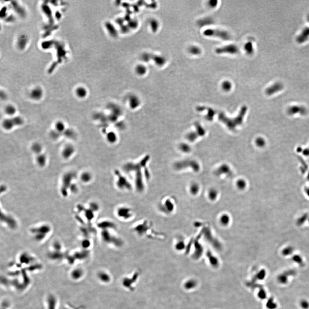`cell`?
Wrapping results in <instances>:
<instances>
[{"label":"cell","instance_id":"1","mask_svg":"<svg viewBox=\"0 0 309 309\" xmlns=\"http://www.w3.org/2000/svg\"><path fill=\"white\" fill-rule=\"evenodd\" d=\"M247 111L246 106H243L241 109L240 113L236 117L231 119L226 116L223 113H221L219 115V119L224 123L228 129L231 130H234L238 125H240L243 122V119Z\"/></svg>","mask_w":309,"mask_h":309},{"label":"cell","instance_id":"2","mask_svg":"<svg viewBox=\"0 0 309 309\" xmlns=\"http://www.w3.org/2000/svg\"><path fill=\"white\" fill-rule=\"evenodd\" d=\"M101 235L103 241L107 244H112L118 247L123 245V242L121 239L113 235L109 230H102Z\"/></svg>","mask_w":309,"mask_h":309},{"label":"cell","instance_id":"3","mask_svg":"<svg viewBox=\"0 0 309 309\" xmlns=\"http://www.w3.org/2000/svg\"><path fill=\"white\" fill-rule=\"evenodd\" d=\"M203 34L207 37H217L225 41L231 39V35L227 31L216 29H208L203 31Z\"/></svg>","mask_w":309,"mask_h":309},{"label":"cell","instance_id":"4","mask_svg":"<svg viewBox=\"0 0 309 309\" xmlns=\"http://www.w3.org/2000/svg\"><path fill=\"white\" fill-rule=\"evenodd\" d=\"M23 120L20 116H15L6 119L3 121V127L7 130H11L15 127L21 125L23 124Z\"/></svg>","mask_w":309,"mask_h":309},{"label":"cell","instance_id":"5","mask_svg":"<svg viewBox=\"0 0 309 309\" xmlns=\"http://www.w3.org/2000/svg\"><path fill=\"white\" fill-rule=\"evenodd\" d=\"M189 167L195 171H198L200 169L199 164L194 160H185L178 162L175 164V168L177 170H181Z\"/></svg>","mask_w":309,"mask_h":309},{"label":"cell","instance_id":"6","mask_svg":"<svg viewBox=\"0 0 309 309\" xmlns=\"http://www.w3.org/2000/svg\"><path fill=\"white\" fill-rule=\"evenodd\" d=\"M239 52V49L237 46L235 45L231 44L219 47L215 50V52L217 54H222L224 53L235 54Z\"/></svg>","mask_w":309,"mask_h":309},{"label":"cell","instance_id":"7","mask_svg":"<svg viewBox=\"0 0 309 309\" xmlns=\"http://www.w3.org/2000/svg\"><path fill=\"white\" fill-rule=\"evenodd\" d=\"M116 213L118 217L124 220L129 219L133 216L132 209L126 207L119 208L117 209Z\"/></svg>","mask_w":309,"mask_h":309},{"label":"cell","instance_id":"8","mask_svg":"<svg viewBox=\"0 0 309 309\" xmlns=\"http://www.w3.org/2000/svg\"><path fill=\"white\" fill-rule=\"evenodd\" d=\"M174 206L170 199H167L160 205V210L164 213L169 214L174 210Z\"/></svg>","mask_w":309,"mask_h":309},{"label":"cell","instance_id":"9","mask_svg":"<svg viewBox=\"0 0 309 309\" xmlns=\"http://www.w3.org/2000/svg\"><path fill=\"white\" fill-rule=\"evenodd\" d=\"M116 186L119 189L123 190H130L132 189V185L129 182L121 175L118 176V180L116 182Z\"/></svg>","mask_w":309,"mask_h":309},{"label":"cell","instance_id":"10","mask_svg":"<svg viewBox=\"0 0 309 309\" xmlns=\"http://www.w3.org/2000/svg\"><path fill=\"white\" fill-rule=\"evenodd\" d=\"M151 227V224L146 221H144L143 223L137 225L134 228V230L140 235L146 234V232L149 231Z\"/></svg>","mask_w":309,"mask_h":309},{"label":"cell","instance_id":"11","mask_svg":"<svg viewBox=\"0 0 309 309\" xmlns=\"http://www.w3.org/2000/svg\"><path fill=\"white\" fill-rule=\"evenodd\" d=\"M98 226L100 228H101L102 230H109L110 229H115L116 228V224L109 221H104L101 222H100L98 224Z\"/></svg>","mask_w":309,"mask_h":309},{"label":"cell","instance_id":"12","mask_svg":"<svg viewBox=\"0 0 309 309\" xmlns=\"http://www.w3.org/2000/svg\"><path fill=\"white\" fill-rule=\"evenodd\" d=\"M152 60L154 61V63L158 67L163 66L167 62V59L164 56L162 55H153Z\"/></svg>","mask_w":309,"mask_h":309},{"label":"cell","instance_id":"13","mask_svg":"<svg viewBox=\"0 0 309 309\" xmlns=\"http://www.w3.org/2000/svg\"><path fill=\"white\" fill-rule=\"evenodd\" d=\"M43 95L42 89L39 87H36L33 89L30 93V97L32 99L38 100L41 99Z\"/></svg>","mask_w":309,"mask_h":309},{"label":"cell","instance_id":"14","mask_svg":"<svg viewBox=\"0 0 309 309\" xmlns=\"http://www.w3.org/2000/svg\"><path fill=\"white\" fill-rule=\"evenodd\" d=\"M74 152V148L73 147V146L71 145H67L63 150V156L66 159L69 158L72 156Z\"/></svg>","mask_w":309,"mask_h":309},{"label":"cell","instance_id":"15","mask_svg":"<svg viewBox=\"0 0 309 309\" xmlns=\"http://www.w3.org/2000/svg\"><path fill=\"white\" fill-rule=\"evenodd\" d=\"M83 274V271L82 269L77 268L71 272V278L74 280H78L82 277Z\"/></svg>","mask_w":309,"mask_h":309},{"label":"cell","instance_id":"16","mask_svg":"<svg viewBox=\"0 0 309 309\" xmlns=\"http://www.w3.org/2000/svg\"><path fill=\"white\" fill-rule=\"evenodd\" d=\"M216 174L219 175L222 174H227L228 175H231V172L229 167L226 164H222L221 166L218 168L215 171Z\"/></svg>","mask_w":309,"mask_h":309},{"label":"cell","instance_id":"17","mask_svg":"<svg viewBox=\"0 0 309 309\" xmlns=\"http://www.w3.org/2000/svg\"><path fill=\"white\" fill-rule=\"evenodd\" d=\"M135 71L137 74L139 76H143L147 73V68L144 64H139L135 67Z\"/></svg>","mask_w":309,"mask_h":309},{"label":"cell","instance_id":"18","mask_svg":"<svg viewBox=\"0 0 309 309\" xmlns=\"http://www.w3.org/2000/svg\"><path fill=\"white\" fill-rule=\"evenodd\" d=\"M149 25L152 32L156 33L159 29L160 23L156 18H152L149 21Z\"/></svg>","mask_w":309,"mask_h":309},{"label":"cell","instance_id":"19","mask_svg":"<svg viewBox=\"0 0 309 309\" xmlns=\"http://www.w3.org/2000/svg\"><path fill=\"white\" fill-rule=\"evenodd\" d=\"M294 271H287L284 272L283 274H281L278 277V280L280 283L282 284H286L288 281V277L289 275H291L292 274H294Z\"/></svg>","mask_w":309,"mask_h":309},{"label":"cell","instance_id":"20","mask_svg":"<svg viewBox=\"0 0 309 309\" xmlns=\"http://www.w3.org/2000/svg\"><path fill=\"white\" fill-rule=\"evenodd\" d=\"M283 86L281 84L277 83L273 85L266 90V92L268 95H271L282 89Z\"/></svg>","mask_w":309,"mask_h":309},{"label":"cell","instance_id":"21","mask_svg":"<svg viewBox=\"0 0 309 309\" xmlns=\"http://www.w3.org/2000/svg\"><path fill=\"white\" fill-rule=\"evenodd\" d=\"M105 27L109 34L113 37H116L117 35V31L112 24L110 22H107L105 24Z\"/></svg>","mask_w":309,"mask_h":309},{"label":"cell","instance_id":"22","mask_svg":"<svg viewBox=\"0 0 309 309\" xmlns=\"http://www.w3.org/2000/svg\"><path fill=\"white\" fill-rule=\"evenodd\" d=\"M47 158L44 154H40L37 156L36 160L39 165L43 167L46 164Z\"/></svg>","mask_w":309,"mask_h":309},{"label":"cell","instance_id":"23","mask_svg":"<svg viewBox=\"0 0 309 309\" xmlns=\"http://www.w3.org/2000/svg\"><path fill=\"white\" fill-rule=\"evenodd\" d=\"M76 94L80 98H84L86 96L87 92L86 89L83 87H79L76 89Z\"/></svg>","mask_w":309,"mask_h":309},{"label":"cell","instance_id":"24","mask_svg":"<svg viewBox=\"0 0 309 309\" xmlns=\"http://www.w3.org/2000/svg\"><path fill=\"white\" fill-rule=\"evenodd\" d=\"M66 126L65 124L63 123L62 121H58L56 123L55 125V130L60 132V133H64V132L66 130Z\"/></svg>","mask_w":309,"mask_h":309},{"label":"cell","instance_id":"25","mask_svg":"<svg viewBox=\"0 0 309 309\" xmlns=\"http://www.w3.org/2000/svg\"><path fill=\"white\" fill-rule=\"evenodd\" d=\"M298 111L299 113L303 114H305L306 113V110L304 108H303L302 107H300L298 106H295V107H292L289 110V112L292 114H296L297 112Z\"/></svg>","mask_w":309,"mask_h":309},{"label":"cell","instance_id":"26","mask_svg":"<svg viewBox=\"0 0 309 309\" xmlns=\"http://www.w3.org/2000/svg\"><path fill=\"white\" fill-rule=\"evenodd\" d=\"M197 282L194 279H190L187 281L184 284V286L187 289H191L194 288L197 285Z\"/></svg>","mask_w":309,"mask_h":309},{"label":"cell","instance_id":"27","mask_svg":"<svg viewBox=\"0 0 309 309\" xmlns=\"http://www.w3.org/2000/svg\"><path fill=\"white\" fill-rule=\"evenodd\" d=\"M5 111L7 115L12 116L14 115L16 113V109L14 106L11 105H9L6 107Z\"/></svg>","mask_w":309,"mask_h":309},{"label":"cell","instance_id":"28","mask_svg":"<svg viewBox=\"0 0 309 309\" xmlns=\"http://www.w3.org/2000/svg\"><path fill=\"white\" fill-rule=\"evenodd\" d=\"M208 256L211 265L214 267H217L219 265V261L217 259L210 253H208Z\"/></svg>","mask_w":309,"mask_h":309},{"label":"cell","instance_id":"29","mask_svg":"<svg viewBox=\"0 0 309 309\" xmlns=\"http://www.w3.org/2000/svg\"><path fill=\"white\" fill-rule=\"evenodd\" d=\"M189 52L193 55H199L201 52V50L197 46H191L189 48Z\"/></svg>","mask_w":309,"mask_h":309},{"label":"cell","instance_id":"30","mask_svg":"<svg viewBox=\"0 0 309 309\" xmlns=\"http://www.w3.org/2000/svg\"><path fill=\"white\" fill-rule=\"evenodd\" d=\"M196 128V133L198 134L199 136H203L206 133V131L201 126V125L198 123H196L195 124Z\"/></svg>","mask_w":309,"mask_h":309},{"label":"cell","instance_id":"31","mask_svg":"<svg viewBox=\"0 0 309 309\" xmlns=\"http://www.w3.org/2000/svg\"><path fill=\"white\" fill-rule=\"evenodd\" d=\"M31 149L34 153L39 155L41 154V152L42 151V146L40 144L35 143L32 145Z\"/></svg>","mask_w":309,"mask_h":309},{"label":"cell","instance_id":"32","mask_svg":"<svg viewBox=\"0 0 309 309\" xmlns=\"http://www.w3.org/2000/svg\"><path fill=\"white\" fill-rule=\"evenodd\" d=\"M230 219L229 216L226 214H223L220 218V223L223 226H227L229 223Z\"/></svg>","mask_w":309,"mask_h":309},{"label":"cell","instance_id":"33","mask_svg":"<svg viewBox=\"0 0 309 309\" xmlns=\"http://www.w3.org/2000/svg\"><path fill=\"white\" fill-rule=\"evenodd\" d=\"M244 49L247 53L249 55H251L253 53L254 50L252 43L250 42L247 43L244 46Z\"/></svg>","mask_w":309,"mask_h":309},{"label":"cell","instance_id":"34","mask_svg":"<svg viewBox=\"0 0 309 309\" xmlns=\"http://www.w3.org/2000/svg\"><path fill=\"white\" fill-rule=\"evenodd\" d=\"M309 36V29H305L298 39V42H302L307 39Z\"/></svg>","mask_w":309,"mask_h":309},{"label":"cell","instance_id":"35","mask_svg":"<svg viewBox=\"0 0 309 309\" xmlns=\"http://www.w3.org/2000/svg\"><path fill=\"white\" fill-rule=\"evenodd\" d=\"M153 55L147 52H145L141 55V59L144 62H149L150 60H152Z\"/></svg>","mask_w":309,"mask_h":309},{"label":"cell","instance_id":"36","mask_svg":"<svg viewBox=\"0 0 309 309\" xmlns=\"http://www.w3.org/2000/svg\"><path fill=\"white\" fill-rule=\"evenodd\" d=\"M198 136H199L196 132H191L187 135L186 138L189 141L193 142L197 139Z\"/></svg>","mask_w":309,"mask_h":309},{"label":"cell","instance_id":"37","mask_svg":"<svg viewBox=\"0 0 309 309\" xmlns=\"http://www.w3.org/2000/svg\"><path fill=\"white\" fill-rule=\"evenodd\" d=\"M207 110H208V114H207V115H206V117H205L206 119L210 121H212L213 119L214 115L215 114V111L212 109L210 108H207Z\"/></svg>","mask_w":309,"mask_h":309},{"label":"cell","instance_id":"38","mask_svg":"<svg viewBox=\"0 0 309 309\" xmlns=\"http://www.w3.org/2000/svg\"><path fill=\"white\" fill-rule=\"evenodd\" d=\"M91 179V175L89 173H84L81 175V180L84 183L89 182L90 181Z\"/></svg>","mask_w":309,"mask_h":309},{"label":"cell","instance_id":"39","mask_svg":"<svg viewBox=\"0 0 309 309\" xmlns=\"http://www.w3.org/2000/svg\"><path fill=\"white\" fill-rule=\"evenodd\" d=\"M191 192L193 194H196L197 193H198L199 191V186L198 185V184L196 183H193L191 185L190 189Z\"/></svg>","mask_w":309,"mask_h":309},{"label":"cell","instance_id":"40","mask_svg":"<svg viewBox=\"0 0 309 309\" xmlns=\"http://www.w3.org/2000/svg\"><path fill=\"white\" fill-rule=\"evenodd\" d=\"M222 88L226 91H229L232 88V84L229 81H225L223 82L222 85Z\"/></svg>","mask_w":309,"mask_h":309},{"label":"cell","instance_id":"41","mask_svg":"<svg viewBox=\"0 0 309 309\" xmlns=\"http://www.w3.org/2000/svg\"><path fill=\"white\" fill-rule=\"evenodd\" d=\"M63 134H64L65 136L70 138H72L74 137L75 136L74 132L71 129H66V130L64 132Z\"/></svg>","mask_w":309,"mask_h":309},{"label":"cell","instance_id":"42","mask_svg":"<svg viewBox=\"0 0 309 309\" xmlns=\"http://www.w3.org/2000/svg\"><path fill=\"white\" fill-rule=\"evenodd\" d=\"M217 195H218V193L216 189H210L208 192V197H209V198L211 200H215L217 198Z\"/></svg>","mask_w":309,"mask_h":309},{"label":"cell","instance_id":"43","mask_svg":"<svg viewBox=\"0 0 309 309\" xmlns=\"http://www.w3.org/2000/svg\"><path fill=\"white\" fill-rule=\"evenodd\" d=\"M98 277L101 280L104 282L108 281L110 279L109 276L105 273H99L98 274Z\"/></svg>","mask_w":309,"mask_h":309},{"label":"cell","instance_id":"44","mask_svg":"<svg viewBox=\"0 0 309 309\" xmlns=\"http://www.w3.org/2000/svg\"><path fill=\"white\" fill-rule=\"evenodd\" d=\"M256 145L259 147H263L266 144L265 140L262 137H258L256 140Z\"/></svg>","mask_w":309,"mask_h":309},{"label":"cell","instance_id":"45","mask_svg":"<svg viewBox=\"0 0 309 309\" xmlns=\"http://www.w3.org/2000/svg\"><path fill=\"white\" fill-rule=\"evenodd\" d=\"M237 188L240 189H244L246 186L245 181L243 179H240L236 183Z\"/></svg>","mask_w":309,"mask_h":309},{"label":"cell","instance_id":"46","mask_svg":"<svg viewBox=\"0 0 309 309\" xmlns=\"http://www.w3.org/2000/svg\"><path fill=\"white\" fill-rule=\"evenodd\" d=\"M180 149L185 153H189L190 151L191 147L189 145L186 144H182L180 146Z\"/></svg>","mask_w":309,"mask_h":309},{"label":"cell","instance_id":"47","mask_svg":"<svg viewBox=\"0 0 309 309\" xmlns=\"http://www.w3.org/2000/svg\"><path fill=\"white\" fill-rule=\"evenodd\" d=\"M267 306L269 309H274L277 307V305L276 303L273 301L272 299H270V300H269L268 301H267Z\"/></svg>","mask_w":309,"mask_h":309},{"label":"cell","instance_id":"48","mask_svg":"<svg viewBox=\"0 0 309 309\" xmlns=\"http://www.w3.org/2000/svg\"><path fill=\"white\" fill-rule=\"evenodd\" d=\"M175 247H176V249L178 250H182L184 249L185 248V244L183 241H179L176 243Z\"/></svg>","mask_w":309,"mask_h":309},{"label":"cell","instance_id":"49","mask_svg":"<svg viewBox=\"0 0 309 309\" xmlns=\"http://www.w3.org/2000/svg\"><path fill=\"white\" fill-rule=\"evenodd\" d=\"M62 133H60V132L56 131V130H53L51 132V134H50L52 137L55 139L59 138L62 135Z\"/></svg>","mask_w":309,"mask_h":309},{"label":"cell","instance_id":"50","mask_svg":"<svg viewBox=\"0 0 309 309\" xmlns=\"http://www.w3.org/2000/svg\"><path fill=\"white\" fill-rule=\"evenodd\" d=\"M300 305L303 309H308L309 308V303L306 300H303L301 302Z\"/></svg>","mask_w":309,"mask_h":309},{"label":"cell","instance_id":"51","mask_svg":"<svg viewBox=\"0 0 309 309\" xmlns=\"http://www.w3.org/2000/svg\"><path fill=\"white\" fill-rule=\"evenodd\" d=\"M265 271L264 270H262L257 274V275L256 276V278L257 279L261 280V279H263L265 277Z\"/></svg>","mask_w":309,"mask_h":309},{"label":"cell","instance_id":"52","mask_svg":"<svg viewBox=\"0 0 309 309\" xmlns=\"http://www.w3.org/2000/svg\"><path fill=\"white\" fill-rule=\"evenodd\" d=\"M26 43H27V39L25 38L21 37L18 41V45L19 47L20 48L21 45H22V43L23 47H25V46L26 45Z\"/></svg>","mask_w":309,"mask_h":309},{"label":"cell","instance_id":"53","mask_svg":"<svg viewBox=\"0 0 309 309\" xmlns=\"http://www.w3.org/2000/svg\"><path fill=\"white\" fill-rule=\"evenodd\" d=\"M94 212H96L99 210V206L95 203H92L90 204V208Z\"/></svg>","mask_w":309,"mask_h":309},{"label":"cell","instance_id":"54","mask_svg":"<svg viewBox=\"0 0 309 309\" xmlns=\"http://www.w3.org/2000/svg\"><path fill=\"white\" fill-rule=\"evenodd\" d=\"M258 297L261 299H264L266 297V293L265 290L261 289L258 293Z\"/></svg>","mask_w":309,"mask_h":309},{"label":"cell","instance_id":"55","mask_svg":"<svg viewBox=\"0 0 309 309\" xmlns=\"http://www.w3.org/2000/svg\"><path fill=\"white\" fill-rule=\"evenodd\" d=\"M209 6L211 7H215L217 4V1L213 0L210 1L209 2Z\"/></svg>","mask_w":309,"mask_h":309},{"label":"cell","instance_id":"56","mask_svg":"<svg viewBox=\"0 0 309 309\" xmlns=\"http://www.w3.org/2000/svg\"><path fill=\"white\" fill-rule=\"evenodd\" d=\"M308 20H309V18H308Z\"/></svg>","mask_w":309,"mask_h":309}]
</instances>
